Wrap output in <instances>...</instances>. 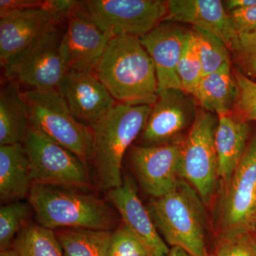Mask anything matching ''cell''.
<instances>
[{
	"mask_svg": "<svg viewBox=\"0 0 256 256\" xmlns=\"http://www.w3.org/2000/svg\"><path fill=\"white\" fill-rule=\"evenodd\" d=\"M146 208L168 245L180 248L191 256H208L204 203L185 180L180 178L164 196L152 198Z\"/></svg>",
	"mask_w": 256,
	"mask_h": 256,
	"instance_id": "cell-2",
	"label": "cell"
},
{
	"mask_svg": "<svg viewBox=\"0 0 256 256\" xmlns=\"http://www.w3.org/2000/svg\"><path fill=\"white\" fill-rule=\"evenodd\" d=\"M191 95L182 90L159 94L142 132V146L182 142V134L191 128L197 111Z\"/></svg>",
	"mask_w": 256,
	"mask_h": 256,
	"instance_id": "cell-12",
	"label": "cell"
},
{
	"mask_svg": "<svg viewBox=\"0 0 256 256\" xmlns=\"http://www.w3.org/2000/svg\"><path fill=\"white\" fill-rule=\"evenodd\" d=\"M108 197L124 225L142 242L148 256H168L170 248L160 235L132 182L126 178L120 186L108 192Z\"/></svg>",
	"mask_w": 256,
	"mask_h": 256,
	"instance_id": "cell-18",
	"label": "cell"
},
{
	"mask_svg": "<svg viewBox=\"0 0 256 256\" xmlns=\"http://www.w3.org/2000/svg\"><path fill=\"white\" fill-rule=\"evenodd\" d=\"M0 256H20L12 248L0 252Z\"/></svg>",
	"mask_w": 256,
	"mask_h": 256,
	"instance_id": "cell-36",
	"label": "cell"
},
{
	"mask_svg": "<svg viewBox=\"0 0 256 256\" xmlns=\"http://www.w3.org/2000/svg\"><path fill=\"white\" fill-rule=\"evenodd\" d=\"M168 256H191L183 249L178 247H172Z\"/></svg>",
	"mask_w": 256,
	"mask_h": 256,
	"instance_id": "cell-35",
	"label": "cell"
},
{
	"mask_svg": "<svg viewBox=\"0 0 256 256\" xmlns=\"http://www.w3.org/2000/svg\"><path fill=\"white\" fill-rule=\"evenodd\" d=\"M255 236H256V234H255Z\"/></svg>",
	"mask_w": 256,
	"mask_h": 256,
	"instance_id": "cell-37",
	"label": "cell"
},
{
	"mask_svg": "<svg viewBox=\"0 0 256 256\" xmlns=\"http://www.w3.org/2000/svg\"><path fill=\"white\" fill-rule=\"evenodd\" d=\"M78 2L48 0L44 6L13 10L0 18V60L3 68L50 28L66 20Z\"/></svg>",
	"mask_w": 256,
	"mask_h": 256,
	"instance_id": "cell-10",
	"label": "cell"
},
{
	"mask_svg": "<svg viewBox=\"0 0 256 256\" xmlns=\"http://www.w3.org/2000/svg\"><path fill=\"white\" fill-rule=\"evenodd\" d=\"M256 4V0H226L224 2V6L229 12L248 8Z\"/></svg>",
	"mask_w": 256,
	"mask_h": 256,
	"instance_id": "cell-34",
	"label": "cell"
},
{
	"mask_svg": "<svg viewBox=\"0 0 256 256\" xmlns=\"http://www.w3.org/2000/svg\"><path fill=\"white\" fill-rule=\"evenodd\" d=\"M108 256H148L146 248L139 239L124 225L111 236Z\"/></svg>",
	"mask_w": 256,
	"mask_h": 256,
	"instance_id": "cell-28",
	"label": "cell"
},
{
	"mask_svg": "<svg viewBox=\"0 0 256 256\" xmlns=\"http://www.w3.org/2000/svg\"><path fill=\"white\" fill-rule=\"evenodd\" d=\"M151 110L150 106L118 104L92 128V161L102 190L108 192L124 183L122 163L124 154L142 132Z\"/></svg>",
	"mask_w": 256,
	"mask_h": 256,
	"instance_id": "cell-4",
	"label": "cell"
},
{
	"mask_svg": "<svg viewBox=\"0 0 256 256\" xmlns=\"http://www.w3.org/2000/svg\"><path fill=\"white\" fill-rule=\"evenodd\" d=\"M60 92L76 119L90 128L118 104L95 72L68 70Z\"/></svg>",
	"mask_w": 256,
	"mask_h": 256,
	"instance_id": "cell-15",
	"label": "cell"
},
{
	"mask_svg": "<svg viewBox=\"0 0 256 256\" xmlns=\"http://www.w3.org/2000/svg\"><path fill=\"white\" fill-rule=\"evenodd\" d=\"M238 96V84L232 75L230 63L204 76L193 95L205 110L216 112L218 116L230 114Z\"/></svg>",
	"mask_w": 256,
	"mask_h": 256,
	"instance_id": "cell-21",
	"label": "cell"
},
{
	"mask_svg": "<svg viewBox=\"0 0 256 256\" xmlns=\"http://www.w3.org/2000/svg\"><path fill=\"white\" fill-rule=\"evenodd\" d=\"M216 119L200 110L182 142L180 178L196 190L204 204L212 202L218 183V160L215 146Z\"/></svg>",
	"mask_w": 256,
	"mask_h": 256,
	"instance_id": "cell-8",
	"label": "cell"
},
{
	"mask_svg": "<svg viewBox=\"0 0 256 256\" xmlns=\"http://www.w3.org/2000/svg\"><path fill=\"white\" fill-rule=\"evenodd\" d=\"M22 144L30 162L32 184L84 190L90 186L87 164L30 124Z\"/></svg>",
	"mask_w": 256,
	"mask_h": 256,
	"instance_id": "cell-6",
	"label": "cell"
},
{
	"mask_svg": "<svg viewBox=\"0 0 256 256\" xmlns=\"http://www.w3.org/2000/svg\"><path fill=\"white\" fill-rule=\"evenodd\" d=\"M28 201L38 225L50 230H111L114 212L104 200L77 188L32 184Z\"/></svg>",
	"mask_w": 256,
	"mask_h": 256,
	"instance_id": "cell-3",
	"label": "cell"
},
{
	"mask_svg": "<svg viewBox=\"0 0 256 256\" xmlns=\"http://www.w3.org/2000/svg\"><path fill=\"white\" fill-rule=\"evenodd\" d=\"M191 33L201 60L204 76L214 73L224 64L230 63V50L220 38L194 28Z\"/></svg>",
	"mask_w": 256,
	"mask_h": 256,
	"instance_id": "cell-25",
	"label": "cell"
},
{
	"mask_svg": "<svg viewBox=\"0 0 256 256\" xmlns=\"http://www.w3.org/2000/svg\"><path fill=\"white\" fill-rule=\"evenodd\" d=\"M164 21L188 24L220 38L230 50L236 52L238 34L220 0H170Z\"/></svg>",
	"mask_w": 256,
	"mask_h": 256,
	"instance_id": "cell-17",
	"label": "cell"
},
{
	"mask_svg": "<svg viewBox=\"0 0 256 256\" xmlns=\"http://www.w3.org/2000/svg\"><path fill=\"white\" fill-rule=\"evenodd\" d=\"M12 248L20 256H64L54 230L38 224H26Z\"/></svg>",
	"mask_w": 256,
	"mask_h": 256,
	"instance_id": "cell-24",
	"label": "cell"
},
{
	"mask_svg": "<svg viewBox=\"0 0 256 256\" xmlns=\"http://www.w3.org/2000/svg\"><path fill=\"white\" fill-rule=\"evenodd\" d=\"M188 32L171 21H163L140 38L156 70L158 94L175 89L182 90L178 73Z\"/></svg>",
	"mask_w": 256,
	"mask_h": 256,
	"instance_id": "cell-16",
	"label": "cell"
},
{
	"mask_svg": "<svg viewBox=\"0 0 256 256\" xmlns=\"http://www.w3.org/2000/svg\"><path fill=\"white\" fill-rule=\"evenodd\" d=\"M238 87L236 106L244 120L256 121V82L244 75L237 73L235 76Z\"/></svg>",
	"mask_w": 256,
	"mask_h": 256,
	"instance_id": "cell-29",
	"label": "cell"
},
{
	"mask_svg": "<svg viewBox=\"0 0 256 256\" xmlns=\"http://www.w3.org/2000/svg\"><path fill=\"white\" fill-rule=\"evenodd\" d=\"M95 73L118 104L152 106L158 100L156 68L138 37L111 38Z\"/></svg>",
	"mask_w": 256,
	"mask_h": 256,
	"instance_id": "cell-1",
	"label": "cell"
},
{
	"mask_svg": "<svg viewBox=\"0 0 256 256\" xmlns=\"http://www.w3.org/2000/svg\"><path fill=\"white\" fill-rule=\"evenodd\" d=\"M32 186L30 162L22 143L0 146L2 202L21 201Z\"/></svg>",
	"mask_w": 256,
	"mask_h": 256,
	"instance_id": "cell-20",
	"label": "cell"
},
{
	"mask_svg": "<svg viewBox=\"0 0 256 256\" xmlns=\"http://www.w3.org/2000/svg\"><path fill=\"white\" fill-rule=\"evenodd\" d=\"M30 204L21 201L11 202L0 208V250L12 246L18 234L26 225Z\"/></svg>",
	"mask_w": 256,
	"mask_h": 256,
	"instance_id": "cell-26",
	"label": "cell"
},
{
	"mask_svg": "<svg viewBox=\"0 0 256 256\" xmlns=\"http://www.w3.org/2000/svg\"><path fill=\"white\" fill-rule=\"evenodd\" d=\"M249 131L248 122L240 118H237L230 114L218 116L215 146L218 178L224 188L230 181L245 153Z\"/></svg>",
	"mask_w": 256,
	"mask_h": 256,
	"instance_id": "cell-19",
	"label": "cell"
},
{
	"mask_svg": "<svg viewBox=\"0 0 256 256\" xmlns=\"http://www.w3.org/2000/svg\"><path fill=\"white\" fill-rule=\"evenodd\" d=\"M78 8L109 38H140L164 21L168 1L162 0H88Z\"/></svg>",
	"mask_w": 256,
	"mask_h": 256,
	"instance_id": "cell-9",
	"label": "cell"
},
{
	"mask_svg": "<svg viewBox=\"0 0 256 256\" xmlns=\"http://www.w3.org/2000/svg\"><path fill=\"white\" fill-rule=\"evenodd\" d=\"M212 256H256L255 234H239L218 242Z\"/></svg>",
	"mask_w": 256,
	"mask_h": 256,
	"instance_id": "cell-30",
	"label": "cell"
},
{
	"mask_svg": "<svg viewBox=\"0 0 256 256\" xmlns=\"http://www.w3.org/2000/svg\"><path fill=\"white\" fill-rule=\"evenodd\" d=\"M18 82L10 80L0 90V146L22 143L30 126L28 108Z\"/></svg>",
	"mask_w": 256,
	"mask_h": 256,
	"instance_id": "cell-22",
	"label": "cell"
},
{
	"mask_svg": "<svg viewBox=\"0 0 256 256\" xmlns=\"http://www.w3.org/2000/svg\"><path fill=\"white\" fill-rule=\"evenodd\" d=\"M182 142L132 146L130 158L133 170L141 188L152 198L169 193L181 178Z\"/></svg>",
	"mask_w": 256,
	"mask_h": 256,
	"instance_id": "cell-14",
	"label": "cell"
},
{
	"mask_svg": "<svg viewBox=\"0 0 256 256\" xmlns=\"http://www.w3.org/2000/svg\"><path fill=\"white\" fill-rule=\"evenodd\" d=\"M60 54L68 70L95 72L110 38L76 8L66 18Z\"/></svg>",
	"mask_w": 256,
	"mask_h": 256,
	"instance_id": "cell-13",
	"label": "cell"
},
{
	"mask_svg": "<svg viewBox=\"0 0 256 256\" xmlns=\"http://www.w3.org/2000/svg\"><path fill=\"white\" fill-rule=\"evenodd\" d=\"M229 16L233 28L238 34L256 30V4L230 12Z\"/></svg>",
	"mask_w": 256,
	"mask_h": 256,
	"instance_id": "cell-32",
	"label": "cell"
},
{
	"mask_svg": "<svg viewBox=\"0 0 256 256\" xmlns=\"http://www.w3.org/2000/svg\"><path fill=\"white\" fill-rule=\"evenodd\" d=\"M30 124L72 152L86 164L92 161V128L78 122L58 90H31L22 92Z\"/></svg>",
	"mask_w": 256,
	"mask_h": 256,
	"instance_id": "cell-5",
	"label": "cell"
},
{
	"mask_svg": "<svg viewBox=\"0 0 256 256\" xmlns=\"http://www.w3.org/2000/svg\"><path fill=\"white\" fill-rule=\"evenodd\" d=\"M236 53L244 70V75L256 78V30L239 34L238 47Z\"/></svg>",
	"mask_w": 256,
	"mask_h": 256,
	"instance_id": "cell-31",
	"label": "cell"
},
{
	"mask_svg": "<svg viewBox=\"0 0 256 256\" xmlns=\"http://www.w3.org/2000/svg\"><path fill=\"white\" fill-rule=\"evenodd\" d=\"M224 190L217 229L218 242L239 234H256V134Z\"/></svg>",
	"mask_w": 256,
	"mask_h": 256,
	"instance_id": "cell-7",
	"label": "cell"
},
{
	"mask_svg": "<svg viewBox=\"0 0 256 256\" xmlns=\"http://www.w3.org/2000/svg\"><path fill=\"white\" fill-rule=\"evenodd\" d=\"M178 73L184 92L193 96L204 74L191 31L188 32V40L178 62Z\"/></svg>",
	"mask_w": 256,
	"mask_h": 256,
	"instance_id": "cell-27",
	"label": "cell"
},
{
	"mask_svg": "<svg viewBox=\"0 0 256 256\" xmlns=\"http://www.w3.org/2000/svg\"><path fill=\"white\" fill-rule=\"evenodd\" d=\"M54 232L64 256H108L111 230L64 228Z\"/></svg>",
	"mask_w": 256,
	"mask_h": 256,
	"instance_id": "cell-23",
	"label": "cell"
},
{
	"mask_svg": "<svg viewBox=\"0 0 256 256\" xmlns=\"http://www.w3.org/2000/svg\"><path fill=\"white\" fill-rule=\"evenodd\" d=\"M47 1L38 0H1L0 1V14L1 15L13 10H21L24 8H34L44 6Z\"/></svg>",
	"mask_w": 256,
	"mask_h": 256,
	"instance_id": "cell-33",
	"label": "cell"
},
{
	"mask_svg": "<svg viewBox=\"0 0 256 256\" xmlns=\"http://www.w3.org/2000/svg\"><path fill=\"white\" fill-rule=\"evenodd\" d=\"M63 34L58 25L48 30L4 67L6 78L34 90L60 92L68 72L60 54Z\"/></svg>",
	"mask_w": 256,
	"mask_h": 256,
	"instance_id": "cell-11",
	"label": "cell"
}]
</instances>
